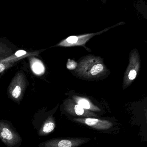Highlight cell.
<instances>
[{
	"label": "cell",
	"mask_w": 147,
	"mask_h": 147,
	"mask_svg": "<svg viewBox=\"0 0 147 147\" xmlns=\"http://www.w3.org/2000/svg\"><path fill=\"white\" fill-rule=\"evenodd\" d=\"M124 22H121L113 26L106 28L103 30L95 33H87L82 35L72 36L67 38L57 44L56 46L62 47H72L76 46H83L85 47L86 43L92 38L97 35L102 34L109 30L111 28H114L119 25L124 24Z\"/></svg>",
	"instance_id": "obj_1"
},
{
	"label": "cell",
	"mask_w": 147,
	"mask_h": 147,
	"mask_svg": "<svg viewBox=\"0 0 147 147\" xmlns=\"http://www.w3.org/2000/svg\"><path fill=\"white\" fill-rule=\"evenodd\" d=\"M26 86V80L23 73H18L8 87V92L11 98L19 101L22 99Z\"/></svg>",
	"instance_id": "obj_2"
},
{
	"label": "cell",
	"mask_w": 147,
	"mask_h": 147,
	"mask_svg": "<svg viewBox=\"0 0 147 147\" xmlns=\"http://www.w3.org/2000/svg\"><path fill=\"white\" fill-rule=\"evenodd\" d=\"M0 138L3 143L11 147H14L21 141L18 133L4 121L0 123Z\"/></svg>",
	"instance_id": "obj_3"
},
{
	"label": "cell",
	"mask_w": 147,
	"mask_h": 147,
	"mask_svg": "<svg viewBox=\"0 0 147 147\" xmlns=\"http://www.w3.org/2000/svg\"><path fill=\"white\" fill-rule=\"evenodd\" d=\"M85 142L81 138H57L51 139L41 143L40 147H78Z\"/></svg>",
	"instance_id": "obj_4"
},
{
	"label": "cell",
	"mask_w": 147,
	"mask_h": 147,
	"mask_svg": "<svg viewBox=\"0 0 147 147\" xmlns=\"http://www.w3.org/2000/svg\"><path fill=\"white\" fill-rule=\"evenodd\" d=\"M63 105L65 111L73 116L88 117L92 115L91 113L87 111L88 110L84 109L71 99L65 100Z\"/></svg>",
	"instance_id": "obj_5"
},
{
	"label": "cell",
	"mask_w": 147,
	"mask_h": 147,
	"mask_svg": "<svg viewBox=\"0 0 147 147\" xmlns=\"http://www.w3.org/2000/svg\"><path fill=\"white\" fill-rule=\"evenodd\" d=\"M30 61L32 69L35 74L40 75L45 73V68L40 60L35 57H30Z\"/></svg>",
	"instance_id": "obj_6"
},
{
	"label": "cell",
	"mask_w": 147,
	"mask_h": 147,
	"mask_svg": "<svg viewBox=\"0 0 147 147\" xmlns=\"http://www.w3.org/2000/svg\"><path fill=\"white\" fill-rule=\"evenodd\" d=\"M55 127V121L53 118L50 117L44 124L40 129L38 134L40 136H44L53 131Z\"/></svg>",
	"instance_id": "obj_7"
},
{
	"label": "cell",
	"mask_w": 147,
	"mask_h": 147,
	"mask_svg": "<svg viewBox=\"0 0 147 147\" xmlns=\"http://www.w3.org/2000/svg\"><path fill=\"white\" fill-rule=\"evenodd\" d=\"M34 53H28L25 51L21 50H19L17 51L14 55L9 57H6V58H5L3 60H1V61L15 62L21 58L28 56L31 55H34Z\"/></svg>",
	"instance_id": "obj_8"
},
{
	"label": "cell",
	"mask_w": 147,
	"mask_h": 147,
	"mask_svg": "<svg viewBox=\"0 0 147 147\" xmlns=\"http://www.w3.org/2000/svg\"><path fill=\"white\" fill-rule=\"evenodd\" d=\"M73 99L76 103L86 110H94V107L86 98L78 96H74Z\"/></svg>",
	"instance_id": "obj_9"
},
{
	"label": "cell",
	"mask_w": 147,
	"mask_h": 147,
	"mask_svg": "<svg viewBox=\"0 0 147 147\" xmlns=\"http://www.w3.org/2000/svg\"><path fill=\"white\" fill-rule=\"evenodd\" d=\"M99 60V59L98 61L94 65L93 67L90 71L88 78H90L92 76L97 75L103 70L104 67H103V65L101 63H98Z\"/></svg>",
	"instance_id": "obj_10"
},
{
	"label": "cell",
	"mask_w": 147,
	"mask_h": 147,
	"mask_svg": "<svg viewBox=\"0 0 147 147\" xmlns=\"http://www.w3.org/2000/svg\"><path fill=\"white\" fill-rule=\"evenodd\" d=\"M13 61H1L0 63V73H2L4 72L7 68H9L11 66H12L14 63Z\"/></svg>",
	"instance_id": "obj_11"
},
{
	"label": "cell",
	"mask_w": 147,
	"mask_h": 147,
	"mask_svg": "<svg viewBox=\"0 0 147 147\" xmlns=\"http://www.w3.org/2000/svg\"><path fill=\"white\" fill-rule=\"evenodd\" d=\"M78 64V63L74 60L69 59L67 63V68L70 70H73L77 68Z\"/></svg>",
	"instance_id": "obj_12"
},
{
	"label": "cell",
	"mask_w": 147,
	"mask_h": 147,
	"mask_svg": "<svg viewBox=\"0 0 147 147\" xmlns=\"http://www.w3.org/2000/svg\"><path fill=\"white\" fill-rule=\"evenodd\" d=\"M137 73L136 70H131L129 74V80H133L136 76Z\"/></svg>",
	"instance_id": "obj_13"
},
{
	"label": "cell",
	"mask_w": 147,
	"mask_h": 147,
	"mask_svg": "<svg viewBox=\"0 0 147 147\" xmlns=\"http://www.w3.org/2000/svg\"><path fill=\"white\" fill-rule=\"evenodd\" d=\"M107 1V0H101V1H102V4H105L106 3V2Z\"/></svg>",
	"instance_id": "obj_14"
},
{
	"label": "cell",
	"mask_w": 147,
	"mask_h": 147,
	"mask_svg": "<svg viewBox=\"0 0 147 147\" xmlns=\"http://www.w3.org/2000/svg\"><path fill=\"white\" fill-rule=\"evenodd\" d=\"M87 1H89V0H87Z\"/></svg>",
	"instance_id": "obj_15"
}]
</instances>
